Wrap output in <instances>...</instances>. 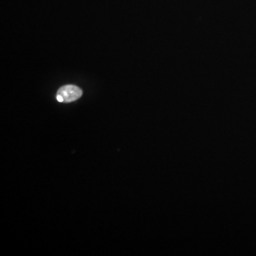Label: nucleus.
<instances>
[{
  "instance_id": "obj_1",
  "label": "nucleus",
  "mask_w": 256,
  "mask_h": 256,
  "mask_svg": "<svg viewBox=\"0 0 256 256\" xmlns=\"http://www.w3.org/2000/svg\"><path fill=\"white\" fill-rule=\"evenodd\" d=\"M82 89L74 85H67L58 89L56 99L60 102H70L82 97Z\"/></svg>"
}]
</instances>
